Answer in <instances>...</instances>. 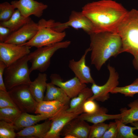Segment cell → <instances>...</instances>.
<instances>
[{"instance_id": "7a4b0ae2", "label": "cell", "mask_w": 138, "mask_h": 138, "mask_svg": "<svg viewBox=\"0 0 138 138\" xmlns=\"http://www.w3.org/2000/svg\"><path fill=\"white\" fill-rule=\"evenodd\" d=\"M90 36L91 63L99 71L110 57L122 53V40L115 32H99Z\"/></svg>"}, {"instance_id": "cb8c5ba5", "label": "cell", "mask_w": 138, "mask_h": 138, "mask_svg": "<svg viewBox=\"0 0 138 138\" xmlns=\"http://www.w3.org/2000/svg\"><path fill=\"white\" fill-rule=\"evenodd\" d=\"M31 20L29 17H26L24 16L17 9L9 20L0 22V25L9 28L12 32L18 30Z\"/></svg>"}, {"instance_id": "44dd1931", "label": "cell", "mask_w": 138, "mask_h": 138, "mask_svg": "<svg viewBox=\"0 0 138 138\" xmlns=\"http://www.w3.org/2000/svg\"><path fill=\"white\" fill-rule=\"evenodd\" d=\"M91 88L87 87L82 89L77 96L72 98L69 107L67 109L68 112L83 113V106L85 101L93 95Z\"/></svg>"}, {"instance_id": "9a60e30c", "label": "cell", "mask_w": 138, "mask_h": 138, "mask_svg": "<svg viewBox=\"0 0 138 138\" xmlns=\"http://www.w3.org/2000/svg\"><path fill=\"white\" fill-rule=\"evenodd\" d=\"M11 4L18 9L21 14L28 17L33 15L38 18L42 15L48 6L34 0H19L11 2Z\"/></svg>"}, {"instance_id": "d6986e66", "label": "cell", "mask_w": 138, "mask_h": 138, "mask_svg": "<svg viewBox=\"0 0 138 138\" xmlns=\"http://www.w3.org/2000/svg\"><path fill=\"white\" fill-rule=\"evenodd\" d=\"M108 109L103 107H100L96 112L92 114L83 113L76 117L79 119L92 123L96 124L104 122L109 120L120 119L121 117V113L116 114H107Z\"/></svg>"}, {"instance_id": "d6a6232c", "label": "cell", "mask_w": 138, "mask_h": 138, "mask_svg": "<svg viewBox=\"0 0 138 138\" xmlns=\"http://www.w3.org/2000/svg\"><path fill=\"white\" fill-rule=\"evenodd\" d=\"M100 107L95 100L88 99L83 106V113L92 114L97 112Z\"/></svg>"}, {"instance_id": "603a6c76", "label": "cell", "mask_w": 138, "mask_h": 138, "mask_svg": "<svg viewBox=\"0 0 138 138\" xmlns=\"http://www.w3.org/2000/svg\"><path fill=\"white\" fill-rule=\"evenodd\" d=\"M48 119L47 117L40 114L34 115L27 112H22L13 124L15 130L20 131Z\"/></svg>"}, {"instance_id": "d4e9b609", "label": "cell", "mask_w": 138, "mask_h": 138, "mask_svg": "<svg viewBox=\"0 0 138 138\" xmlns=\"http://www.w3.org/2000/svg\"><path fill=\"white\" fill-rule=\"evenodd\" d=\"M128 105L129 109L124 108L120 110L121 117L119 120L125 124L138 121V99L130 102Z\"/></svg>"}, {"instance_id": "836d02e7", "label": "cell", "mask_w": 138, "mask_h": 138, "mask_svg": "<svg viewBox=\"0 0 138 138\" xmlns=\"http://www.w3.org/2000/svg\"><path fill=\"white\" fill-rule=\"evenodd\" d=\"M102 138H117L118 131L116 122H111Z\"/></svg>"}, {"instance_id": "8fae6325", "label": "cell", "mask_w": 138, "mask_h": 138, "mask_svg": "<svg viewBox=\"0 0 138 138\" xmlns=\"http://www.w3.org/2000/svg\"><path fill=\"white\" fill-rule=\"evenodd\" d=\"M40 26L32 19L16 31L12 32L4 43L22 45L31 40L38 31Z\"/></svg>"}, {"instance_id": "f546056e", "label": "cell", "mask_w": 138, "mask_h": 138, "mask_svg": "<svg viewBox=\"0 0 138 138\" xmlns=\"http://www.w3.org/2000/svg\"><path fill=\"white\" fill-rule=\"evenodd\" d=\"M109 126L104 122L93 124L90 126L88 138H102Z\"/></svg>"}, {"instance_id": "4dcf8cb0", "label": "cell", "mask_w": 138, "mask_h": 138, "mask_svg": "<svg viewBox=\"0 0 138 138\" xmlns=\"http://www.w3.org/2000/svg\"><path fill=\"white\" fill-rule=\"evenodd\" d=\"M16 9L13 5L7 2L0 4V22L9 20L15 12Z\"/></svg>"}, {"instance_id": "f35d334b", "label": "cell", "mask_w": 138, "mask_h": 138, "mask_svg": "<svg viewBox=\"0 0 138 138\" xmlns=\"http://www.w3.org/2000/svg\"><path fill=\"white\" fill-rule=\"evenodd\" d=\"M63 138H77L75 136L71 134H68L65 135Z\"/></svg>"}, {"instance_id": "83f0119b", "label": "cell", "mask_w": 138, "mask_h": 138, "mask_svg": "<svg viewBox=\"0 0 138 138\" xmlns=\"http://www.w3.org/2000/svg\"><path fill=\"white\" fill-rule=\"evenodd\" d=\"M115 122L118 131L117 138H138L133 132L136 130L135 128L127 126L119 119H115Z\"/></svg>"}, {"instance_id": "9c48e42d", "label": "cell", "mask_w": 138, "mask_h": 138, "mask_svg": "<svg viewBox=\"0 0 138 138\" xmlns=\"http://www.w3.org/2000/svg\"><path fill=\"white\" fill-rule=\"evenodd\" d=\"M108 68L109 72V78L106 83L99 86L95 83L92 84L91 89L93 95L88 99L104 102L110 98L109 93L119 84V75L114 68L108 64Z\"/></svg>"}, {"instance_id": "e0dca14e", "label": "cell", "mask_w": 138, "mask_h": 138, "mask_svg": "<svg viewBox=\"0 0 138 138\" xmlns=\"http://www.w3.org/2000/svg\"><path fill=\"white\" fill-rule=\"evenodd\" d=\"M69 105L57 100H43L38 102L34 113L45 116L50 120Z\"/></svg>"}, {"instance_id": "74e56055", "label": "cell", "mask_w": 138, "mask_h": 138, "mask_svg": "<svg viewBox=\"0 0 138 138\" xmlns=\"http://www.w3.org/2000/svg\"><path fill=\"white\" fill-rule=\"evenodd\" d=\"M130 124L132 125L136 129L138 130V121L134 122Z\"/></svg>"}, {"instance_id": "30bf717a", "label": "cell", "mask_w": 138, "mask_h": 138, "mask_svg": "<svg viewBox=\"0 0 138 138\" xmlns=\"http://www.w3.org/2000/svg\"><path fill=\"white\" fill-rule=\"evenodd\" d=\"M31 48L26 45L0 42V61L7 67L29 54Z\"/></svg>"}, {"instance_id": "e575fe53", "label": "cell", "mask_w": 138, "mask_h": 138, "mask_svg": "<svg viewBox=\"0 0 138 138\" xmlns=\"http://www.w3.org/2000/svg\"><path fill=\"white\" fill-rule=\"evenodd\" d=\"M5 63L0 61V90L7 91L6 88L4 79V73L6 67Z\"/></svg>"}, {"instance_id": "4fadbf2b", "label": "cell", "mask_w": 138, "mask_h": 138, "mask_svg": "<svg viewBox=\"0 0 138 138\" xmlns=\"http://www.w3.org/2000/svg\"><path fill=\"white\" fill-rule=\"evenodd\" d=\"M50 78L51 83L61 88L71 99L77 96L87 87L85 84L81 82L76 76L64 82L59 74L54 73L51 74Z\"/></svg>"}, {"instance_id": "277c9868", "label": "cell", "mask_w": 138, "mask_h": 138, "mask_svg": "<svg viewBox=\"0 0 138 138\" xmlns=\"http://www.w3.org/2000/svg\"><path fill=\"white\" fill-rule=\"evenodd\" d=\"M35 51L19 59L5 68L4 73L5 85L7 91L19 85H29L31 82L28 62Z\"/></svg>"}, {"instance_id": "8992f818", "label": "cell", "mask_w": 138, "mask_h": 138, "mask_svg": "<svg viewBox=\"0 0 138 138\" xmlns=\"http://www.w3.org/2000/svg\"><path fill=\"white\" fill-rule=\"evenodd\" d=\"M38 22L40 27L36 34L31 40L22 45L38 48L62 41L65 37V32H58L49 27L48 20L42 19Z\"/></svg>"}, {"instance_id": "1f68e13d", "label": "cell", "mask_w": 138, "mask_h": 138, "mask_svg": "<svg viewBox=\"0 0 138 138\" xmlns=\"http://www.w3.org/2000/svg\"><path fill=\"white\" fill-rule=\"evenodd\" d=\"M10 107H18L8 91L0 90V108Z\"/></svg>"}, {"instance_id": "484cf974", "label": "cell", "mask_w": 138, "mask_h": 138, "mask_svg": "<svg viewBox=\"0 0 138 138\" xmlns=\"http://www.w3.org/2000/svg\"><path fill=\"white\" fill-rule=\"evenodd\" d=\"M22 112L18 107L0 108V120L14 124Z\"/></svg>"}, {"instance_id": "3957f363", "label": "cell", "mask_w": 138, "mask_h": 138, "mask_svg": "<svg viewBox=\"0 0 138 138\" xmlns=\"http://www.w3.org/2000/svg\"><path fill=\"white\" fill-rule=\"evenodd\" d=\"M116 32L122 40V53L127 52L133 56L138 54V10L133 9L128 11Z\"/></svg>"}, {"instance_id": "8d00e7d4", "label": "cell", "mask_w": 138, "mask_h": 138, "mask_svg": "<svg viewBox=\"0 0 138 138\" xmlns=\"http://www.w3.org/2000/svg\"><path fill=\"white\" fill-rule=\"evenodd\" d=\"M134 56V58L132 61L133 64L134 68L138 70V53Z\"/></svg>"}, {"instance_id": "6da1fadb", "label": "cell", "mask_w": 138, "mask_h": 138, "mask_svg": "<svg viewBox=\"0 0 138 138\" xmlns=\"http://www.w3.org/2000/svg\"><path fill=\"white\" fill-rule=\"evenodd\" d=\"M81 12L93 23L98 32H116L128 11L114 0H100L85 4Z\"/></svg>"}, {"instance_id": "5b68a950", "label": "cell", "mask_w": 138, "mask_h": 138, "mask_svg": "<svg viewBox=\"0 0 138 138\" xmlns=\"http://www.w3.org/2000/svg\"><path fill=\"white\" fill-rule=\"evenodd\" d=\"M71 43L70 41L66 40L37 48L29 61L31 64L30 73L34 70L41 72L46 71L50 65L51 58L54 53L59 49L67 48Z\"/></svg>"}, {"instance_id": "7c38bea8", "label": "cell", "mask_w": 138, "mask_h": 138, "mask_svg": "<svg viewBox=\"0 0 138 138\" xmlns=\"http://www.w3.org/2000/svg\"><path fill=\"white\" fill-rule=\"evenodd\" d=\"M69 107L65 108L50 120L52 121L51 128L45 138H60L61 132L66 125L81 114L67 111Z\"/></svg>"}, {"instance_id": "7402d4cb", "label": "cell", "mask_w": 138, "mask_h": 138, "mask_svg": "<svg viewBox=\"0 0 138 138\" xmlns=\"http://www.w3.org/2000/svg\"><path fill=\"white\" fill-rule=\"evenodd\" d=\"M46 90L43 100H57L65 105H69L71 98L60 87H56L51 82L47 83Z\"/></svg>"}, {"instance_id": "ffe728a7", "label": "cell", "mask_w": 138, "mask_h": 138, "mask_svg": "<svg viewBox=\"0 0 138 138\" xmlns=\"http://www.w3.org/2000/svg\"><path fill=\"white\" fill-rule=\"evenodd\" d=\"M47 80L46 74L40 73L29 85L33 97L38 102L43 100L44 93L46 89Z\"/></svg>"}, {"instance_id": "ac0fdd59", "label": "cell", "mask_w": 138, "mask_h": 138, "mask_svg": "<svg viewBox=\"0 0 138 138\" xmlns=\"http://www.w3.org/2000/svg\"><path fill=\"white\" fill-rule=\"evenodd\" d=\"M52 121L48 120L43 123L25 128L16 133L19 138H45L51 128Z\"/></svg>"}, {"instance_id": "52a82bcc", "label": "cell", "mask_w": 138, "mask_h": 138, "mask_svg": "<svg viewBox=\"0 0 138 138\" xmlns=\"http://www.w3.org/2000/svg\"><path fill=\"white\" fill-rule=\"evenodd\" d=\"M70 27L77 30L82 29L89 35L97 32L95 26L89 19L82 12L75 11L72 12L67 21L61 23L54 21L50 28L56 31L61 32Z\"/></svg>"}, {"instance_id": "ba28073f", "label": "cell", "mask_w": 138, "mask_h": 138, "mask_svg": "<svg viewBox=\"0 0 138 138\" xmlns=\"http://www.w3.org/2000/svg\"><path fill=\"white\" fill-rule=\"evenodd\" d=\"M8 91L22 112L34 113L38 102L33 97L29 85H19Z\"/></svg>"}, {"instance_id": "2e32d148", "label": "cell", "mask_w": 138, "mask_h": 138, "mask_svg": "<svg viewBox=\"0 0 138 138\" xmlns=\"http://www.w3.org/2000/svg\"><path fill=\"white\" fill-rule=\"evenodd\" d=\"M91 126L85 121L76 117L64 126L60 135L71 134L77 138H88Z\"/></svg>"}, {"instance_id": "5bb4252c", "label": "cell", "mask_w": 138, "mask_h": 138, "mask_svg": "<svg viewBox=\"0 0 138 138\" xmlns=\"http://www.w3.org/2000/svg\"><path fill=\"white\" fill-rule=\"evenodd\" d=\"M90 51L89 48L87 49L79 60L76 61L74 59L71 60L69 61L68 64L69 67L74 73L75 76L81 82L85 84L95 83L91 76L90 68L86 63V56Z\"/></svg>"}, {"instance_id": "f1b7e54d", "label": "cell", "mask_w": 138, "mask_h": 138, "mask_svg": "<svg viewBox=\"0 0 138 138\" xmlns=\"http://www.w3.org/2000/svg\"><path fill=\"white\" fill-rule=\"evenodd\" d=\"M13 124L0 121V138H14L16 133Z\"/></svg>"}, {"instance_id": "4316f807", "label": "cell", "mask_w": 138, "mask_h": 138, "mask_svg": "<svg viewBox=\"0 0 138 138\" xmlns=\"http://www.w3.org/2000/svg\"><path fill=\"white\" fill-rule=\"evenodd\" d=\"M111 94L120 93L125 96L133 97L138 93V78L136 79L130 85L122 87L117 86L110 92Z\"/></svg>"}, {"instance_id": "d590c367", "label": "cell", "mask_w": 138, "mask_h": 138, "mask_svg": "<svg viewBox=\"0 0 138 138\" xmlns=\"http://www.w3.org/2000/svg\"><path fill=\"white\" fill-rule=\"evenodd\" d=\"M12 33L9 28L0 25V42H4Z\"/></svg>"}]
</instances>
